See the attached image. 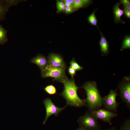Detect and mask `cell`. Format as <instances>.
<instances>
[{
	"label": "cell",
	"mask_w": 130,
	"mask_h": 130,
	"mask_svg": "<svg viewBox=\"0 0 130 130\" xmlns=\"http://www.w3.org/2000/svg\"><path fill=\"white\" fill-rule=\"evenodd\" d=\"M123 11L125 16L127 18L130 19V10L126 8L123 6Z\"/></svg>",
	"instance_id": "cb8c5ba5"
},
{
	"label": "cell",
	"mask_w": 130,
	"mask_h": 130,
	"mask_svg": "<svg viewBox=\"0 0 130 130\" xmlns=\"http://www.w3.org/2000/svg\"><path fill=\"white\" fill-rule=\"evenodd\" d=\"M121 4L120 3L118 2L114 6L113 8L114 22L116 23H125V22L122 20L121 19V16L124 14L123 10L119 8V6Z\"/></svg>",
	"instance_id": "8fae6325"
},
{
	"label": "cell",
	"mask_w": 130,
	"mask_h": 130,
	"mask_svg": "<svg viewBox=\"0 0 130 130\" xmlns=\"http://www.w3.org/2000/svg\"><path fill=\"white\" fill-rule=\"evenodd\" d=\"M104 130H116V128L114 127H113L112 128L107 129Z\"/></svg>",
	"instance_id": "f1b7e54d"
},
{
	"label": "cell",
	"mask_w": 130,
	"mask_h": 130,
	"mask_svg": "<svg viewBox=\"0 0 130 130\" xmlns=\"http://www.w3.org/2000/svg\"><path fill=\"white\" fill-rule=\"evenodd\" d=\"M75 130H88L87 129H86L83 127H80L78 129Z\"/></svg>",
	"instance_id": "83f0119b"
},
{
	"label": "cell",
	"mask_w": 130,
	"mask_h": 130,
	"mask_svg": "<svg viewBox=\"0 0 130 130\" xmlns=\"http://www.w3.org/2000/svg\"><path fill=\"white\" fill-rule=\"evenodd\" d=\"M119 2L124 5L123 6L130 10V0H120Z\"/></svg>",
	"instance_id": "7402d4cb"
},
{
	"label": "cell",
	"mask_w": 130,
	"mask_h": 130,
	"mask_svg": "<svg viewBox=\"0 0 130 130\" xmlns=\"http://www.w3.org/2000/svg\"><path fill=\"white\" fill-rule=\"evenodd\" d=\"M7 31L0 25V45H2L8 41Z\"/></svg>",
	"instance_id": "9a60e30c"
},
{
	"label": "cell",
	"mask_w": 130,
	"mask_h": 130,
	"mask_svg": "<svg viewBox=\"0 0 130 130\" xmlns=\"http://www.w3.org/2000/svg\"><path fill=\"white\" fill-rule=\"evenodd\" d=\"M97 9V8L95 9L93 12L88 16L87 18V20L90 24L96 26L99 30L97 26L98 19L95 14V12Z\"/></svg>",
	"instance_id": "5bb4252c"
},
{
	"label": "cell",
	"mask_w": 130,
	"mask_h": 130,
	"mask_svg": "<svg viewBox=\"0 0 130 130\" xmlns=\"http://www.w3.org/2000/svg\"><path fill=\"white\" fill-rule=\"evenodd\" d=\"M43 103L46 110V116L43 124H44L51 116L54 115L57 116L61 111L64 110L67 106L66 105L62 108H59L56 106L52 102L51 99L47 98L44 99Z\"/></svg>",
	"instance_id": "52a82bcc"
},
{
	"label": "cell",
	"mask_w": 130,
	"mask_h": 130,
	"mask_svg": "<svg viewBox=\"0 0 130 130\" xmlns=\"http://www.w3.org/2000/svg\"><path fill=\"white\" fill-rule=\"evenodd\" d=\"M73 8L72 7H65V12L67 13H71L73 11Z\"/></svg>",
	"instance_id": "d4e9b609"
},
{
	"label": "cell",
	"mask_w": 130,
	"mask_h": 130,
	"mask_svg": "<svg viewBox=\"0 0 130 130\" xmlns=\"http://www.w3.org/2000/svg\"><path fill=\"white\" fill-rule=\"evenodd\" d=\"M74 0H62L63 2L66 3L73 5Z\"/></svg>",
	"instance_id": "484cf974"
},
{
	"label": "cell",
	"mask_w": 130,
	"mask_h": 130,
	"mask_svg": "<svg viewBox=\"0 0 130 130\" xmlns=\"http://www.w3.org/2000/svg\"><path fill=\"white\" fill-rule=\"evenodd\" d=\"M44 89L45 92L50 95H54L57 93V90L56 87L52 84L46 86Z\"/></svg>",
	"instance_id": "ac0fdd59"
},
{
	"label": "cell",
	"mask_w": 130,
	"mask_h": 130,
	"mask_svg": "<svg viewBox=\"0 0 130 130\" xmlns=\"http://www.w3.org/2000/svg\"><path fill=\"white\" fill-rule=\"evenodd\" d=\"M8 8L5 5L2 0H0V21L5 18Z\"/></svg>",
	"instance_id": "2e32d148"
},
{
	"label": "cell",
	"mask_w": 130,
	"mask_h": 130,
	"mask_svg": "<svg viewBox=\"0 0 130 130\" xmlns=\"http://www.w3.org/2000/svg\"><path fill=\"white\" fill-rule=\"evenodd\" d=\"M130 48V36L128 35H125L123 40L120 51Z\"/></svg>",
	"instance_id": "e0dca14e"
},
{
	"label": "cell",
	"mask_w": 130,
	"mask_h": 130,
	"mask_svg": "<svg viewBox=\"0 0 130 130\" xmlns=\"http://www.w3.org/2000/svg\"><path fill=\"white\" fill-rule=\"evenodd\" d=\"M120 96L123 101L126 104L129 108L130 107V83L125 82L119 86Z\"/></svg>",
	"instance_id": "ba28073f"
},
{
	"label": "cell",
	"mask_w": 130,
	"mask_h": 130,
	"mask_svg": "<svg viewBox=\"0 0 130 130\" xmlns=\"http://www.w3.org/2000/svg\"><path fill=\"white\" fill-rule=\"evenodd\" d=\"M92 115L97 119H99L104 122L109 123L110 125L111 119L117 116V113L105 109L100 108L90 111Z\"/></svg>",
	"instance_id": "8992f818"
},
{
	"label": "cell",
	"mask_w": 130,
	"mask_h": 130,
	"mask_svg": "<svg viewBox=\"0 0 130 130\" xmlns=\"http://www.w3.org/2000/svg\"><path fill=\"white\" fill-rule=\"evenodd\" d=\"M120 130H130V119H127L126 120Z\"/></svg>",
	"instance_id": "44dd1931"
},
{
	"label": "cell",
	"mask_w": 130,
	"mask_h": 130,
	"mask_svg": "<svg viewBox=\"0 0 130 130\" xmlns=\"http://www.w3.org/2000/svg\"><path fill=\"white\" fill-rule=\"evenodd\" d=\"M47 59L49 66L66 69V64L60 55L55 54L51 53L48 56Z\"/></svg>",
	"instance_id": "9c48e42d"
},
{
	"label": "cell",
	"mask_w": 130,
	"mask_h": 130,
	"mask_svg": "<svg viewBox=\"0 0 130 130\" xmlns=\"http://www.w3.org/2000/svg\"><path fill=\"white\" fill-rule=\"evenodd\" d=\"M62 83L64 84V89L59 95L66 100L67 106L79 108L87 106L85 99L80 98L78 95L77 91L79 87L76 85L74 78L71 79L67 78Z\"/></svg>",
	"instance_id": "6da1fadb"
},
{
	"label": "cell",
	"mask_w": 130,
	"mask_h": 130,
	"mask_svg": "<svg viewBox=\"0 0 130 130\" xmlns=\"http://www.w3.org/2000/svg\"><path fill=\"white\" fill-rule=\"evenodd\" d=\"M56 6L58 11L59 12L64 10L65 7L64 3L62 0L57 1Z\"/></svg>",
	"instance_id": "ffe728a7"
},
{
	"label": "cell",
	"mask_w": 130,
	"mask_h": 130,
	"mask_svg": "<svg viewBox=\"0 0 130 130\" xmlns=\"http://www.w3.org/2000/svg\"><path fill=\"white\" fill-rule=\"evenodd\" d=\"M70 66L72 67L76 71H79L83 69V67L79 65L75 60L74 59L72 58L69 62Z\"/></svg>",
	"instance_id": "d6986e66"
},
{
	"label": "cell",
	"mask_w": 130,
	"mask_h": 130,
	"mask_svg": "<svg viewBox=\"0 0 130 130\" xmlns=\"http://www.w3.org/2000/svg\"><path fill=\"white\" fill-rule=\"evenodd\" d=\"M68 72L71 76L72 78H73L76 74V71L71 66H70L68 68Z\"/></svg>",
	"instance_id": "603a6c76"
},
{
	"label": "cell",
	"mask_w": 130,
	"mask_h": 130,
	"mask_svg": "<svg viewBox=\"0 0 130 130\" xmlns=\"http://www.w3.org/2000/svg\"><path fill=\"white\" fill-rule=\"evenodd\" d=\"M97 120L89 110L84 116L80 117L77 121L80 127L87 130H100L101 127Z\"/></svg>",
	"instance_id": "3957f363"
},
{
	"label": "cell",
	"mask_w": 130,
	"mask_h": 130,
	"mask_svg": "<svg viewBox=\"0 0 130 130\" xmlns=\"http://www.w3.org/2000/svg\"><path fill=\"white\" fill-rule=\"evenodd\" d=\"M101 38L99 42V45L102 53L106 54L109 52V44L108 42L103 33L100 31Z\"/></svg>",
	"instance_id": "7c38bea8"
},
{
	"label": "cell",
	"mask_w": 130,
	"mask_h": 130,
	"mask_svg": "<svg viewBox=\"0 0 130 130\" xmlns=\"http://www.w3.org/2000/svg\"><path fill=\"white\" fill-rule=\"evenodd\" d=\"M65 69L53 67L49 66L46 69L41 72V76L42 78L51 77L53 81L55 80L62 83L67 78L65 74Z\"/></svg>",
	"instance_id": "277c9868"
},
{
	"label": "cell",
	"mask_w": 130,
	"mask_h": 130,
	"mask_svg": "<svg viewBox=\"0 0 130 130\" xmlns=\"http://www.w3.org/2000/svg\"><path fill=\"white\" fill-rule=\"evenodd\" d=\"M92 2V0H74L73 8L74 9L77 10L89 6Z\"/></svg>",
	"instance_id": "4fadbf2b"
},
{
	"label": "cell",
	"mask_w": 130,
	"mask_h": 130,
	"mask_svg": "<svg viewBox=\"0 0 130 130\" xmlns=\"http://www.w3.org/2000/svg\"><path fill=\"white\" fill-rule=\"evenodd\" d=\"M82 87L86 91V98L85 99L89 111L100 108L102 106L103 98L98 91L95 82H86Z\"/></svg>",
	"instance_id": "7a4b0ae2"
},
{
	"label": "cell",
	"mask_w": 130,
	"mask_h": 130,
	"mask_svg": "<svg viewBox=\"0 0 130 130\" xmlns=\"http://www.w3.org/2000/svg\"><path fill=\"white\" fill-rule=\"evenodd\" d=\"M117 95V89H111L108 95L103 98V105H104L105 109L115 113L117 112L119 105L116 99Z\"/></svg>",
	"instance_id": "5b68a950"
},
{
	"label": "cell",
	"mask_w": 130,
	"mask_h": 130,
	"mask_svg": "<svg viewBox=\"0 0 130 130\" xmlns=\"http://www.w3.org/2000/svg\"><path fill=\"white\" fill-rule=\"evenodd\" d=\"M30 62L36 65L41 71L45 70L48 65L47 59L44 56L40 54L32 58Z\"/></svg>",
	"instance_id": "30bf717a"
},
{
	"label": "cell",
	"mask_w": 130,
	"mask_h": 130,
	"mask_svg": "<svg viewBox=\"0 0 130 130\" xmlns=\"http://www.w3.org/2000/svg\"><path fill=\"white\" fill-rule=\"evenodd\" d=\"M64 3L65 7H73V5H72L66 3Z\"/></svg>",
	"instance_id": "4316f807"
}]
</instances>
